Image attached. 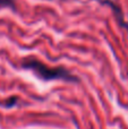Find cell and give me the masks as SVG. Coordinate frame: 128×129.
<instances>
[{
	"instance_id": "obj_3",
	"label": "cell",
	"mask_w": 128,
	"mask_h": 129,
	"mask_svg": "<svg viewBox=\"0 0 128 129\" xmlns=\"http://www.w3.org/2000/svg\"><path fill=\"white\" fill-rule=\"evenodd\" d=\"M0 7H10L15 8V2L14 0H0Z\"/></svg>"
},
{
	"instance_id": "obj_1",
	"label": "cell",
	"mask_w": 128,
	"mask_h": 129,
	"mask_svg": "<svg viewBox=\"0 0 128 129\" xmlns=\"http://www.w3.org/2000/svg\"><path fill=\"white\" fill-rule=\"evenodd\" d=\"M22 67L25 69L32 70L39 78L43 80H53L61 79L66 82L77 83L78 78L63 67H49L40 60L34 58H26L22 61Z\"/></svg>"
},
{
	"instance_id": "obj_2",
	"label": "cell",
	"mask_w": 128,
	"mask_h": 129,
	"mask_svg": "<svg viewBox=\"0 0 128 129\" xmlns=\"http://www.w3.org/2000/svg\"><path fill=\"white\" fill-rule=\"evenodd\" d=\"M97 1H99L100 4H102V5H107V6L110 7V8L112 9L115 16L117 17L118 23H119L122 27H126V28H128V24L125 22V19H124V14H122L121 9H120V7L118 6L117 4H115V2L111 1V0H97Z\"/></svg>"
},
{
	"instance_id": "obj_4",
	"label": "cell",
	"mask_w": 128,
	"mask_h": 129,
	"mask_svg": "<svg viewBox=\"0 0 128 129\" xmlns=\"http://www.w3.org/2000/svg\"><path fill=\"white\" fill-rule=\"evenodd\" d=\"M16 102H17V98H11V99H9L6 103H5V107L10 108V107H13V105H15Z\"/></svg>"
}]
</instances>
